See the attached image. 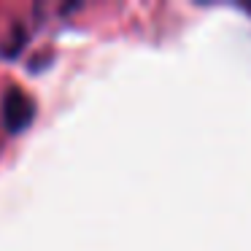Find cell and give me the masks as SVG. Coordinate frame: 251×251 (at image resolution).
<instances>
[{"mask_svg":"<svg viewBox=\"0 0 251 251\" xmlns=\"http://www.w3.org/2000/svg\"><path fill=\"white\" fill-rule=\"evenodd\" d=\"M33 114H35L33 100H30L22 89L14 87L3 95V122H6V127L11 132L25 130V127L33 122Z\"/></svg>","mask_w":251,"mask_h":251,"instance_id":"6da1fadb","label":"cell"}]
</instances>
